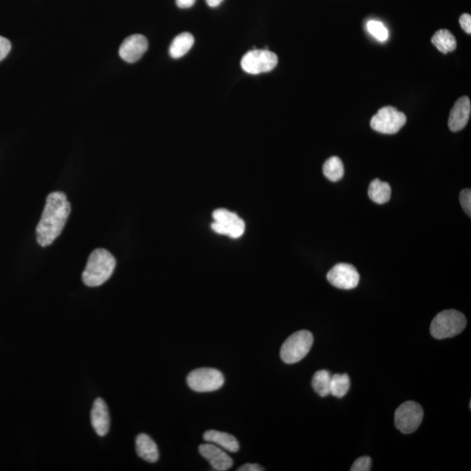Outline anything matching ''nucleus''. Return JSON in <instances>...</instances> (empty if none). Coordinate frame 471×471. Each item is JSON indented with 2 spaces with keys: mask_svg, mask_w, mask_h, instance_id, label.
<instances>
[{
  "mask_svg": "<svg viewBox=\"0 0 471 471\" xmlns=\"http://www.w3.org/2000/svg\"><path fill=\"white\" fill-rule=\"evenodd\" d=\"M71 212V205L63 192L49 194L36 229L38 244L47 247L61 234Z\"/></svg>",
  "mask_w": 471,
  "mask_h": 471,
  "instance_id": "obj_1",
  "label": "nucleus"
},
{
  "mask_svg": "<svg viewBox=\"0 0 471 471\" xmlns=\"http://www.w3.org/2000/svg\"><path fill=\"white\" fill-rule=\"evenodd\" d=\"M115 266L117 260L110 252L105 249H94L82 273L83 283L89 287L101 286L110 279Z\"/></svg>",
  "mask_w": 471,
  "mask_h": 471,
  "instance_id": "obj_2",
  "label": "nucleus"
},
{
  "mask_svg": "<svg viewBox=\"0 0 471 471\" xmlns=\"http://www.w3.org/2000/svg\"><path fill=\"white\" fill-rule=\"evenodd\" d=\"M467 324L465 316L456 310L439 312L431 322L430 333L434 338L444 340L461 333Z\"/></svg>",
  "mask_w": 471,
  "mask_h": 471,
  "instance_id": "obj_3",
  "label": "nucleus"
},
{
  "mask_svg": "<svg viewBox=\"0 0 471 471\" xmlns=\"http://www.w3.org/2000/svg\"><path fill=\"white\" fill-rule=\"evenodd\" d=\"M314 343V336L309 331L302 330L291 335L284 342L280 356L284 363L294 364L307 356Z\"/></svg>",
  "mask_w": 471,
  "mask_h": 471,
  "instance_id": "obj_4",
  "label": "nucleus"
},
{
  "mask_svg": "<svg viewBox=\"0 0 471 471\" xmlns=\"http://www.w3.org/2000/svg\"><path fill=\"white\" fill-rule=\"evenodd\" d=\"M277 63L279 58L273 52L267 49H254L242 58L241 68L249 75H259L272 71L276 68Z\"/></svg>",
  "mask_w": 471,
  "mask_h": 471,
  "instance_id": "obj_5",
  "label": "nucleus"
},
{
  "mask_svg": "<svg viewBox=\"0 0 471 471\" xmlns=\"http://www.w3.org/2000/svg\"><path fill=\"white\" fill-rule=\"evenodd\" d=\"M187 383L192 390L199 393L213 392L222 388L224 378L215 368H198L189 372Z\"/></svg>",
  "mask_w": 471,
  "mask_h": 471,
  "instance_id": "obj_6",
  "label": "nucleus"
},
{
  "mask_svg": "<svg viewBox=\"0 0 471 471\" xmlns=\"http://www.w3.org/2000/svg\"><path fill=\"white\" fill-rule=\"evenodd\" d=\"M212 229L219 235L238 238L245 233V224L237 214L226 209H217L213 212Z\"/></svg>",
  "mask_w": 471,
  "mask_h": 471,
  "instance_id": "obj_7",
  "label": "nucleus"
},
{
  "mask_svg": "<svg viewBox=\"0 0 471 471\" xmlns=\"http://www.w3.org/2000/svg\"><path fill=\"white\" fill-rule=\"evenodd\" d=\"M406 115L393 107L382 108L372 117L370 126L375 131L386 135H393L406 124Z\"/></svg>",
  "mask_w": 471,
  "mask_h": 471,
  "instance_id": "obj_8",
  "label": "nucleus"
},
{
  "mask_svg": "<svg viewBox=\"0 0 471 471\" xmlns=\"http://www.w3.org/2000/svg\"><path fill=\"white\" fill-rule=\"evenodd\" d=\"M423 419V410L420 404L406 402L396 411V426L403 434L414 433Z\"/></svg>",
  "mask_w": 471,
  "mask_h": 471,
  "instance_id": "obj_9",
  "label": "nucleus"
},
{
  "mask_svg": "<svg viewBox=\"0 0 471 471\" xmlns=\"http://www.w3.org/2000/svg\"><path fill=\"white\" fill-rule=\"evenodd\" d=\"M326 277L333 287L343 290L354 289L360 282V274L356 268L346 263H337L329 270Z\"/></svg>",
  "mask_w": 471,
  "mask_h": 471,
  "instance_id": "obj_10",
  "label": "nucleus"
},
{
  "mask_svg": "<svg viewBox=\"0 0 471 471\" xmlns=\"http://www.w3.org/2000/svg\"><path fill=\"white\" fill-rule=\"evenodd\" d=\"M149 43L142 34H133L125 38L119 49V57L129 63L138 61L147 50Z\"/></svg>",
  "mask_w": 471,
  "mask_h": 471,
  "instance_id": "obj_11",
  "label": "nucleus"
},
{
  "mask_svg": "<svg viewBox=\"0 0 471 471\" xmlns=\"http://www.w3.org/2000/svg\"><path fill=\"white\" fill-rule=\"evenodd\" d=\"M199 452L212 465L213 470L226 471L233 465V460L222 449L213 444L199 446Z\"/></svg>",
  "mask_w": 471,
  "mask_h": 471,
  "instance_id": "obj_12",
  "label": "nucleus"
},
{
  "mask_svg": "<svg viewBox=\"0 0 471 471\" xmlns=\"http://www.w3.org/2000/svg\"><path fill=\"white\" fill-rule=\"evenodd\" d=\"M471 113V104L469 97L459 98L452 108L449 118V128L452 132H458L465 128Z\"/></svg>",
  "mask_w": 471,
  "mask_h": 471,
  "instance_id": "obj_13",
  "label": "nucleus"
},
{
  "mask_svg": "<svg viewBox=\"0 0 471 471\" xmlns=\"http://www.w3.org/2000/svg\"><path fill=\"white\" fill-rule=\"evenodd\" d=\"M91 423L94 431L100 437H104L110 431V416L106 403L101 398L94 400L91 410Z\"/></svg>",
  "mask_w": 471,
  "mask_h": 471,
  "instance_id": "obj_14",
  "label": "nucleus"
},
{
  "mask_svg": "<svg viewBox=\"0 0 471 471\" xmlns=\"http://www.w3.org/2000/svg\"><path fill=\"white\" fill-rule=\"evenodd\" d=\"M136 449L140 458L149 463H156L159 459V451L156 442L146 434H140L136 437Z\"/></svg>",
  "mask_w": 471,
  "mask_h": 471,
  "instance_id": "obj_15",
  "label": "nucleus"
},
{
  "mask_svg": "<svg viewBox=\"0 0 471 471\" xmlns=\"http://www.w3.org/2000/svg\"><path fill=\"white\" fill-rule=\"evenodd\" d=\"M203 439L207 442L219 446L221 449H226V451L236 453L239 451V444L233 435L224 433L217 430L206 431L203 435Z\"/></svg>",
  "mask_w": 471,
  "mask_h": 471,
  "instance_id": "obj_16",
  "label": "nucleus"
},
{
  "mask_svg": "<svg viewBox=\"0 0 471 471\" xmlns=\"http://www.w3.org/2000/svg\"><path fill=\"white\" fill-rule=\"evenodd\" d=\"M195 43L194 36L191 34L182 33L174 38L170 48V55L173 59L182 58L191 50Z\"/></svg>",
  "mask_w": 471,
  "mask_h": 471,
  "instance_id": "obj_17",
  "label": "nucleus"
},
{
  "mask_svg": "<svg viewBox=\"0 0 471 471\" xmlns=\"http://www.w3.org/2000/svg\"><path fill=\"white\" fill-rule=\"evenodd\" d=\"M391 187L386 182H382L379 179L372 181L368 188V196L372 202L383 205L388 203L391 198Z\"/></svg>",
  "mask_w": 471,
  "mask_h": 471,
  "instance_id": "obj_18",
  "label": "nucleus"
},
{
  "mask_svg": "<svg viewBox=\"0 0 471 471\" xmlns=\"http://www.w3.org/2000/svg\"><path fill=\"white\" fill-rule=\"evenodd\" d=\"M431 42L442 54L455 51L458 45L454 35L446 29L437 31L432 37Z\"/></svg>",
  "mask_w": 471,
  "mask_h": 471,
  "instance_id": "obj_19",
  "label": "nucleus"
},
{
  "mask_svg": "<svg viewBox=\"0 0 471 471\" xmlns=\"http://www.w3.org/2000/svg\"><path fill=\"white\" fill-rule=\"evenodd\" d=\"M323 173L328 180L338 182L344 177L342 161L338 157H332L323 165Z\"/></svg>",
  "mask_w": 471,
  "mask_h": 471,
  "instance_id": "obj_20",
  "label": "nucleus"
},
{
  "mask_svg": "<svg viewBox=\"0 0 471 471\" xmlns=\"http://www.w3.org/2000/svg\"><path fill=\"white\" fill-rule=\"evenodd\" d=\"M332 375L326 370L316 372L312 377V385L314 391L319 396L326 397L330 395Z\"/></svg>",
  "mask_w": 471,
  "mask_h": 471,
  "instance_id": "obj_21",
  "label": "nucleus"
},
{
  "mask_svg": "<svg viewBox=\"0 0 471 471\" xmlns=\"http://www.w3.org/2000/svg\"><path fill=\"white\" fill-rule=\"evenodd\" d=\"M350 389L349 376L344 375H335L332 376L331 385H330V393L337 398H342L349 392Z\"/></svg>",
  "mask_w": 471,
  "mask_h": 471,
  "instance_id": "obj_22",
  "label": "nucleus"
},
{
  "mask_svg": "<svg viewBox=\"0 0 471 471\" xmlns=\"http://www.w3.org/2000/svg\"><path fill=\"white\" fill-rule=\"evenodd\" d=\"M368 33L372 35V37L377 40L379 42H385L388 41L389 34V30L386 29V27L382 22L377 20H370L368 21Z\"/></svg>",
  "mask_w": 471,
  "mask_h": 471,
  "instance_id": "obj_23",
  "label": "nucleus"
},
{
  "mask_svg": "<svg viewBox=\"0 0 471 471\" xmlns=\"http://www.w3.org/2000/svg\"><path fill=\"white\" fill-rule=\"evenodd\" d=\"M460 205L465 210L467 215L470 217L471 214V191L470 189H465L460 193Z\"/></svg>",
  "mask_w": 471,
  "mask_h": 471,
  "instance_id": "obj_24",
  "label": "nucleus"
},
{
  "mask_svg": "<svg viewBox=\"0 0 471 471\" xmlns=\"http://www.w3.org/2000/svg\"><path fill=\"white\" fill-rule=\"evenodd\" d=\"M372 461L369 456H362L354 463L351 471H369L371 470Z\"/></svg>",
  "mask_w": 471,
  "mask_h": 471,
  "instance_id": "obj_25",
  "label": "nucleus"
},
{
  "mask_svg": "<svg viewBox=\"0 0 471 471\" xmlns=\"http://www.w3.org/2000/svg\"><path fill=\"white\" fill-rule=\"evenodd\" d=\"M12 45L7 38L0 36V61L8 55Z\"/></svg>",
  "mask_w": 471,
  "mask_h": 471,
  "instance_id": "obj_26",
  "label": "nucleus"
},
{
  "mask_svg": "<svg viewBox=\"0 0 471 471\" xmlns=\"http://www.w3.org/2000/svg\"><path fill=\"white\" fill-rule=\"evenodd\" d=\"M460 24L467 34H471V16L468 13H463L459 19Z\"/></svg>",
  "mask_w": 471,
  "mask_h": 471,
  "instance_id": "obj_27",
  "label": "nucleus"
},
{
  "mask_svg": "<svg viewBox=\"0 0 471 471\" xmlns=\"http://www.w3.org/2000/svg\"><path fill=\"white\" fill-rule=\"evenodd\" d=\"M238 471H263L265 469L262 468L261 466L258 465H254V463H246V465H242L238 470Z\"/></svg>",
  "mask_w": 471,
  "mask_h": 471,
  "instance_id": "obj_28",
  "label": "nucleus"
},
{
  "mask_svg": "<svg viewBox=\"0 0 471 471\" xmlns=\"http://www.w3.org/2000/svg\"><path fill=\"white\" fill-rule=\"evenodd\" d=\"M175 3L179 8L188 9L195 5L196 0H175Z\"/></svg>",
  "mask_w": 471,
  "mask_h": 471,
  "instance_id": "obj_29",
  "label": "nucleus"
},
{
  "mask_svg": "<svg viewBox=\"0 0 471 471\" xmlns=\"http://www.w3.org/2000/svg\"><path fill=\"white\" fill-rule=\"evenodd\" d=\"M207 5L210 7H217L222 3L224 0H205Z\"/></svg>",
  "mask_w": 471,
  "mask_h": 471,
  "instance_id": "obj_30",
  "label": "nucleus"
}]
</instances>
